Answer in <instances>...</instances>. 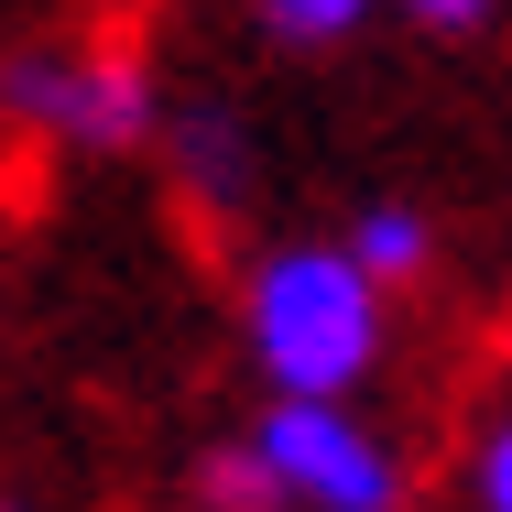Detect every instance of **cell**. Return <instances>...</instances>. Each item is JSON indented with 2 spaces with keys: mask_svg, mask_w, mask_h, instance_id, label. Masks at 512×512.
<instances>
[{
  "mask_svg": "<svg viewBox=\"0 0 512 512\" xmlns=\"http://www.w3.org/2000/svg\"><path fill=\"white\" fill-rule=\"evenodd\" d=\"M425 251H436V229H425V207H404V197H371L360 218H349V262H360L382 295L425 273Z\"/></svg>",
  "mask_w": 512,
  "mask_h": 512,
  "instance_id": "cell-4",
  "label": "cell"
},
{
  "mask_svg": "<svg viewBox=\"0 0 512 512\" xmlns=\"http://www.w3.org/2000/svg\"><path fill=\"white\" fill-rule=\"evenodd\" d=\"M404 11L425 33H480V22H491V0H404Z\"/></svg>",
  "mask_w": 512,
  "mask_h": 512,
  "instance_id": "cell-9",
  "label": "cell"
},
{
  "mask_svg": "<svg viewBox=\"0 0 512 512\" xmlns=\"http://www.w3.org/2000/svg\"><path fill=\"white\" fill-rule=\"evenodd\" d=\"M0 512H22V502H0Z\"/></svg>",
  "mask_w": 512,
  "mask_h": 512,
  "instance_id": "cell-10",
  "label": "cell"
},
{
  "mask_svg": "<svg viewBox=\"0 0 512 512\" xmlns=\"http://www.w3.org/2000/svg\"><path fill=\"white\" fill-rule=\"evenodd\" d=\"M360 11H371V0H262V22H273L284 44H338Z\"/></svg>",
  "mask_w": 512,
  "mask_h": 512,
  "instance_id": "cell-6",
  "label": "cell"
},
{
  "mask_svg": "<svg viewBox=\"0 0 512 512\" xmlns=\"http://www.w3.org/2000/svg\"><path fill=\"white\" fill-rule=\"evenodd\" d=\"M0 109L77 142V153H131L153 131V88L120 55H11L0 66Z\"/></svg>",
  "mask_w": 512,
  "mask_h": 512,
  "instance_id": "cell-3",
  "label": "cell"
},
{
  "mask_svg": "<svg viewBox=\"0 0 512 512\" xmlns=\"http://www.w3.org/2000/svg\"><path fill=\"white\" fill-rule=\"evenodd\" d=\"M175 142H186V164H197V186H229V164H240V131H229V120H186Z\"/></svg>",
  "mask_w": 512,
  "mask_h": 512,
  "instance_id": "cell-7",
  "label": "cell"
},
{
  "mask_svg": "<svg viewBox=\"0 0 512 512\" xmlns=\"http://www.w3.org/2000/svg\"><path fill=\"white\" fill-rule=\"evenodd\" d=\"M197 502H207V512H273V480H262L251 436H240V447H218V458L197 469Z\"/></svg>",
  "mask_w": 512,
  "mask_h": 512,
  "instance_id": "cell-5",
  "label": "cell"
},
{
  "mask_svg": "<svg viewBox=\"0 0 512 512\" xmlns=\"http://www.w3.org/2000/svg\"><path fill=\"white\" fill-rule=\"evenodd\" d=\"M240 349L273 393L349 404V382L382 360V284L349 262V240H284L240 284Z\"/></svg>",
  "mask_w": 512,
  "mask_h": 512,
  "instance_id": "cell-1",
  "label": "cell"
},
{
  "mask_svg": "<svg viewBox=\"0 0 512 512\" xmlns=\"http://www.w3.org/2000/svg\"><path fill=\"white\" fill-rule=\"evenodd\" d=\"M251 458H262L273 502H295V512H404V458L349 404L273 393V414L251 425Z\"/></svg>",
  "mask_w": 512,
  "mask_h": 512,
  "instance_id": "cell-2",
  "label": "cell"
},
{
  "mask_svg": "<svg viewBox=\"0 0 512 512\" xmlns=\"http://www.w3.org/2000/svg\"><path fill=\"white\" fill-rule=\"evenodd\" d=\"M480 512H512V414L480 436Z\"/></svg>",
  "mask_w": 512,
  "mask_h": 512,
  "instance_id": "cell-8",
  "label": "cell"
}]
</instances>
